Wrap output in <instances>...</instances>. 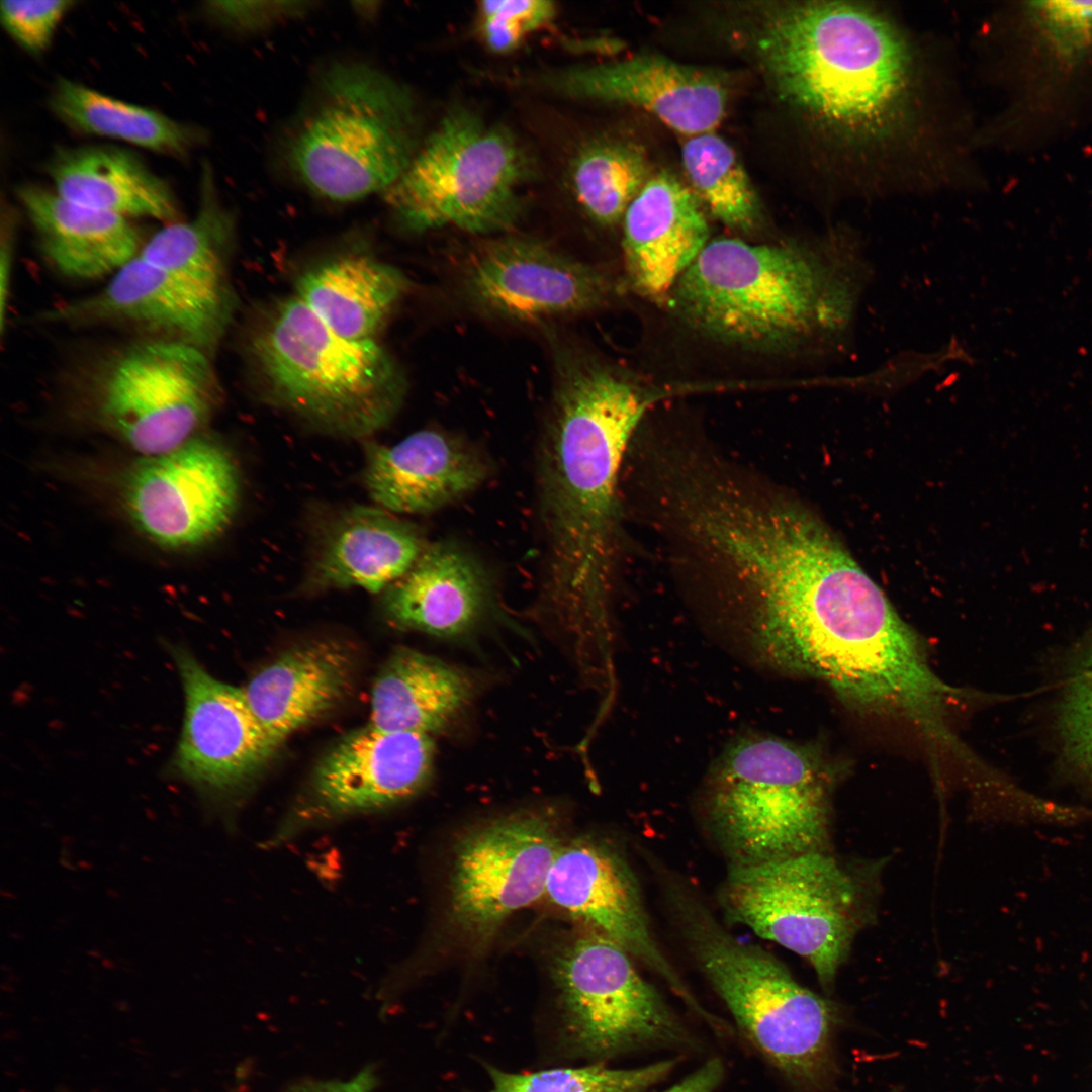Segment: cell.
Masks as SVG:
<instances>
[{"label": "cell", "instance_id": "obj_1", "mask_svg": "<svg viewBox=\"0 0 1092 1092\" xmlns=\"http://www.w3.org/2000/svg\"><path fill=\"white\" fill-rule=\"evenodd\" d=\"M718 574L770 665L906 721L937 757L962 748L951 716L967 695L934 672L916 632L801 502L779 497L745 517L722 547Z\"/></svg>", "mask_w": 1092, "mask_h": 1092}, {"label": "cell", "instance_id": "obj_2", "mask_svg": "<svg viewBox=\"0 0 1092 1092\" xmlns=\"http://www.w3.org/2000/svg\"><path fill=\"white\" fill-rule=\"evenodd\" d=\"M553 356L555 394L539 468L547 539L543 603L580 659L611 649L619 481L652 401L573 348L557 344Z\"/></svg>", "mask_w": 1092, "mask_h": 1092}, {"label": "cell", "instance_id": "obj_3", "mask_svg": "<svg viewBox=\"0 0 1092 1092\" xmlns=\"http://www.w3.org/2000/svg\"><path fill=\"white\" fill-rule=\"evenodd\" d=\"M870 266L841 234L815 247L709 241L673 289V306L720 342L780 352L848 349Z\"/></svg>", "mask_w": 1092, "mask_h": 1092}, {"label": "cell", "instance_id": "obj_4", "mask_svg": "<svg viewBox=\"0 0 1092 1092\" xmlns=\"http://www.w3.org/2000/svg\"><path fill=\"white\" fill-rule=\"evenodd\" d=\"M779 95L834 138L883 142L908 118L916 87L912 49L888 18L850 3H792L756 38Z\"/></svg>", "mask_w": 1092, "mask_h": 1092}, {"label": "cell", "instance_id": "obj_5", "mask_svg": "<svg viewBox=\"0 0 1092 1092\" xmlns=\"http://www.w3.org/2000/svg\"><path fill=\"white\" fill-rule=\"evenodd\" d=\"M419 147L412 91L368 64L337 61L316 75L281 155L309 191L348 202L385 192Z\"/></svg>", "mask_w": 1092, "mask_h": 1092}, {"label": "cell", "instance_id": "obj_6", "mask_svg": "<svg viewBox=\"0 0 1092 1092\" xmlns=\"http://www.w3.org/2000/svg\"><path fill=\"white\" fill-rule=\"evenodd\" d=\"M682 936L739 1030L797 1092H830L840 1013L766 950L730 934L682 888L669 895Z\"/></svg>", "mask_w": 1092, "mask_h": 1092}, {"label": "cell", "instance_id": "obj_7", "mask_svg": "<svg viewBox=\"0 0 1092 1092\" xmlns=\"http://www.w3.org/2000/svg\"><path fill=\"white\" fill-rule=\"evenodd\" d=\"M55 380L73 418L140 456L171 451L201 435L222 396L209 355L133 337L79 353Z\"/></svg>", "mask_w": 1092, "mask_h": 1092}, {"label": "cell", "instance_id": "obj_8", "mask_svg": "<svg viewBox=\"0 0 1092 1092\" xmlns=\"http://www.w3.org/2000/svg\"><path fill=\"white\" fill-rule=\"evenodd\" d=\"M250 350L275 402L325 433L368 437L404 399L403 372L383 347L339 336L296 295L269 313Z\"/></svg>", "mask_w": 1092, "mask_h": 1092}, {"label": "cell", "instance_id": "obj_9", "mask_svg": "<svg viewBox=\"0 0 1092 1092\" xmlns=\"http://www.w3.org/2000/svg\"><path fill=\"white\" fill-rule=\"evenodd\" d=\"M831 775L810 745L767 734L736 738L705 779L708 817L734 864L819 850Z\"/></svg>", "mask_w": 1092, "mask_h": 1092}, {"label": "cell", "instance_id": "obj_10", "mask_svg": "<svg viewBox=\"0 0 1092 1092\" xmlns=\"http://www.w3.org/2000/svg\"><path fill=\"white\" fill-rule=\"evenodd\" d=\"M532 170L529 154L509 129L460 108L445 115L382 194L411 230L497 233L519 218V189Z\"/></svg>", "mask_w": 1092, "mask_h": 1092}, {"label": "cell", "instance_id": "obj_11", "mask_svg": "<svg viewBox=\"0 0 1092 1092\" xmlns=\"http://www.w3.org/2000/svg\"><path fill=\"white\" fill-rule=\"evenodd\" d=\"M856 880L821 849L733 864L722 887L729 917L805 959L830 988L861 922Z\"/></svg>", "mask_w": 1092, "mask_h": 1092}, {"label": "cell", "instance_id": "obj_12", "mask_svg": "<svg viewBox=\"0 0 1092 1092\" xmlns=\"http://www.w3.org/2000/svg\"><path fill=\"white\" fill-rule=\"evenodd\" d=\"M563 1030L575 1054L607 1060L644 1050H695L697 1038L637 971L632 957L594 932L556 958Z\"/></svg>", "mask_w": 1092, "mask_h": 1092}, {"label": "cell", "instance_id": "obj_13", "mask_svg": "<svg viewBox=\"0 0 1092 1092\" xmlns=\"http://www.w3.org/2000/svg\"><path fill=\"white\" fill-rule=\"evenodd\" d=\"M239 497L232 454L202 434L171 451L140 456L119 483L131 525L171 552L194 550L217 538L234 518Z\"/></svg>", "mask_w": 1092, "mask_h": 1092}, {"label": "cell", "instance_id": "obj_14", "mask_svg": "<svg viewBox=\"0 0 1092 1092\" xmlns=\"http://www.w3.org/2000/svg\"><path fill=\"white\" fill-rule=\"evenodd\" d=\"M562 843L549 812L526 810L466 834L458 843L450 881L453 925L485 942L516 911L545 895Z\"/></svg>", "mask_w": 1092, "mask_h": 1092}, {"label": "cell", "instance_id": "obj_15", "mask_svg": "<svg viewBox=\"0 0 1092 1092\" xmlns=\"http://www.w3.org/2000/svg\"><path fill=\"white\" fill-rule=\"evenodd\" d=\"M234 311L235 300L211 295L138 255L97 291L43 309L33 321L70 329H113L133 338L188 345L211 356Z\"/></svg>", "mask_w": 1092, "mask_h": 1092}, {"label": "cell", "instance_id": "obj_16", "mask_svg": "<svg viewBox=\"0 0 1092 1092\" xmlns=\"http://www.w3.org/2000/svg\"><path fill=\"white\" fill-rule=\"evenodd\" d=\"M461 282L479 310L530 322L590 311L606 302L611 283L598 268L527 237L480 245L465 261Z\"/></svg>", "mask_w": 1092, "mask_h": 1092}, {"label": "cell", "instance_id": "obj_17", "mask_svg": "<svg viewBox=\"0 0 1092 1092\" xmlns=\"http://www.w3.org/2000/svg\"><path fill=\"white\" fill-rule=\"evenodd\" d=\"M545 895L655 972L706 1023L716 1022L661 950L637 881L611 847L590 838L562 843L550 869Z\"/></svg>", "mask_w": 1092, "mask_h": 1092}, {"label": "cell", "instance_id": "obj_18", "mask_svg": "<svg viewBox=\"0 0 1092 1092\" xmlns=\"http://www.w3.org/2000/svg\"><path fill=\"white\" fill-rule=\"evenodd\" d=\"M172 655L185 696L175 767L203 791L232 793L256 777L277 747L243 689L210 675L182 647H174Z\"/></svg>", "mask_w": 1092, "mask_h": 1092}, {"label": "cell", "instance_id": "obj_19", "mask_svg": "<svg viewBox=\"0 0 1092 1092\" xmlns=\"http://www.w3.org/2000/svg\"><path fill=\"white\" fill-rule=\"evenodd\" d=\"M545 83L565 97L642 108L688 138L713 131L728 97L720 75L654 54L568 67Z\"/></svg>", "mask_w": 1092, "mask_h": 1092}, {"label": "cell", "instance_id": "obj_20", "mask_svg": "<svg viewBox=\"0 0 1092 1092\" xmlns=\"http://www.w3.org/2000/svg\"><path fill=\"white\" fill-rule=\"evenodd\" d=\"M431 735L385 731L367 725L343 737L320 760L311 783V806L292 828L307 820L389 807L420 792L432 776Z\"/></svg>", "mask_w": 1092, "mask_h": 1092}, {"label": "cell", "instance_id": "obj_21", "mask_svg": "<svg viewBox=\"0 0 1092 1092\" xmlns=\"http://www.w3.org/2000/svg\"><path fill=\"white\" fill-rule=\"evenodd\" d=\"M364 485L378 507L427 514L475 490L489 474L485 458L462 439L418 431L397 444L364 446Z\"/></svg>", "mask_w": 1092, "mask_h": 1092}, {"label": "cell", "instance_id": "obj_22", "mask_svg": "<svg viewBox=\"0 0 1092 1092\" xmlns=\"http://www.w3.org/2000/svg\"><path fill=\"white\" fill-rule=\"evenodd\" d=\"M623 219L628 278L645 296L673 288L709 242L700 200L665 171L651 175Z\"/></svg>", "mask_w": 1092, "mask_h": 1092}, {"label": "cell", "instance_id": "obj_23", "mask_svg": "<svg viewBox=\"0 0 1092 1092\" xmlns=\"http://www.w3.org/2000/svg\"><path fill=\"white\" fill-rule=\"evenodd\" d=\"M414 524L380 507L354 506L321 530L307 568L310 590L358 586L385 590L427 547Z\"/></svg>", "mask_w": 1092, "mask_h": 1092}, {"label": "cell", "instance_id": "obj_24", "mask_svg": "<svg viewBox=\"0 0 1092 1092\" xmlns=\"http://www.w3.org/2000/svg\"><path fill=\"white\" fill-rule=\"evenodd\" d=\"M490 605L489 581L482 566L452 543L428 544L383 596L384 613L396 627L441 638L469 634L483 621Z\"/></svg>", "mask_w": 1092, "mask_h": 1092}, {"label": "cell", "instance_id": "obj_25", "mask_svg": "<svg viewBox=\"0 0 1092 1092\" xmlns=\"http://www.w3.org/2000/svg\"><path fill=\"white\" fill-rule=\"evenodd\" d=\"M16 193L42 258L67 278H109L140 254L145 241L126 217L35 184L19 186Z\"/></svg>", "mask_w": 1092, "mask_h": 1092}, {"label": "cell", "instance_id": "obj_26", "mask_svg": "<svg viewBox=\"0 0 1092 1092\" xmlns=\"http://www.w3.org/2000/svg\"><path fill=\"white\" fill-rule=\"evenodd\" d=\"M354 661L347 647L316 640L282 653L243 690L278 748L292 733L344 701L352 689Z\"/></svg>", "mask_w": 1092, "mask_h": 1092}, {"label": "cell", "instance_id": "obj_27", "mask_svg": "<svg viewBox=\"0 0 1092 1092\" xmlns=\"http://www.w3.org/2000/svg\"><path fill=\"white\" fill-rule=\"evenodd\" d=\"M48 172L55 191L72 202L128 219L146 217L164 224L182 219L169 185L126 149H62L50 160Z\"/></svg>", "mask_w": 1092, "mask_h": 1092}, {"label": "cell", "instance_id": "obj_28", "mask_svg": "<svg viewBox=\"0 0 1092 1092\" xmlns=\"http://www.w3.org/2000/svg\"><path fill=\"white\" fill-rule=\"evenodd\" d=\"M475 685L461 668L410 648H399L373 684L369 725L432 735L450 725L471 702Z\"/></svg>", "mask_w": 1092, "mask_h": 1092}, {"label": "cell", "instance_id": "obj_29", "mask_svg": "<svg viewBox=\"0 0 1092 1092\" xmlns=\"http://www.w3.org/2000/svg\"><path fill=\"white\" fill-rule=\"evenodd\" d=\"M408 287L398 268L366 256H347L304 273L296 296L339 336L364 340L372 339Z\"/></svg>", "mask_w": 1092, "mask_h": 1092}, {"label": "cell", "instance_id": "obj_30", "mask_svg": "<svg viewBox=\"0 0 1092 1092\" xmlns=\"http://www.w3.org/2000/svg\"><path fill=\"white\" fill-rule=\"evenodd\" d=\"M233 229V217L221 204L212 172L205 166L195 216L164 224L144 242L139 256L211 295L235 300L226 271Z\"/></svg>", "mask_w": 1092, "mask_h": 1092}, {"label": "cell", "instance_id": "obj_31", "mask_svg": "<svg viewBox=\"0 0 1092 1092\" xmlns=\"http://www.w3.org/2000/svg\"><path fill=\"white\" fill-rule=\"evenodd\" d=\"M50 106L74 130L176 157L186 156L203 138L199 129L154 109L118 100L67 79L56 83Z\"/></svg>", "mask_w": 1092, "mask_h": 1092}, {"label": "cell", "instance_id": "obj_32", "mask_svg": "<svg viewBox=\"0 0 1092 1092\" xmlns=\"http://www.w3.org/2000/svg\"><path fill=\"white\" fill-rule=\"evenodd\" d=\"M650 177L644 150L625 140L587 142L576 150L568 166L569 186L576 201L603 225L623 218Z\"/></svg>", "mask_w": 1092, "mask_h": 1092}, {"label": "cell", "instance_id": "obj_33", "mask_svg": "<svg viewBox=\"0 0 1092 1092\" xmlns=\"http://www.w3.org/2000/svg\"><path fill=\"white\" fill-rule=\"evenodd\" d=\"M681 161L692 191L729 228L750 231L760 220V205L733 148L713 131L689 136Z\"/></svg>", "mask_w": 1092, "mask_h": 1092}, {"label": "cell", "instance_id": "obj_34", "mask_svg": "<svg viewBox=\"0 0 1092 1092\" xmlns=\"http://www.w3.org/2000/svg\"><path fill=\"white\" fill-rule=\"evenodd\" d=\"M677 1063V1058H670L632 1069H613L596 1063L525 1073L484 1066L491 1080L487 1092H643L665 1080Z\"/></svg>", "mask_w": 1092, "mask_h": 1092}, {"label": "cell", "instance_id": "obj_35", "mask_svg": "<svg viewBox=\"0 0 1092 1092\" xmlns=\"http://www.w3.org/2000/svg\"><path fill=\"white\" fill-rule=\"evenodd\" d=\"M1054 727L1061 759L1092 788V646L1080 652L1065 674Z\"/></svg>", "mask_w": 1092, "mask_h": 1092}, {"label": "cell", "instance_id": "obj_36", "mask_svg": "<svg viewBox=\"0 0 1092 1092\" xmlns=\"http://www.w3.org/2000/svg\"><path fill=\"white\" fill-rule=\"evenodd\" d=\"M1024 12L1053 60L1066 66L1092 60V1H1029Z\"/></svg>", "mask_w": 1092, "mask_h": 1092}, {"label": "cell", "instance_id": "obj_37", "mask_svg": "<svg viewBox=\"0 0 1092 1092\" xmlns=\"http://www.w3.org/2000/svg\"><path fill=\"white\" fill-rule=\"evenodd\" d=\"M554 13L551 1H483L479 6V31L488 49L506 53L518 48L527 34L547 23Z\"/></svg>", "mask_w": 1092, "mask_h": 1092}, {"label": "cell", "instance_id": "obj_38", "mask_svg": "<svg viewBox=\"0 0 1092 1092\" xmlns=\"http://www.w3.org/2000/svg\"><path fill=\"white\" fill-rule=\"evenodd\" d=\"M73 5L69 0L2 1L0 18L18 44L38 54L48 48L64 14Z\"/></svg>", "mask_w": 1092, "mask_h": 1092}, {"label": "cell", "instance_id": "obj_39", "mask_svg": "<svg viewBox=\"0 0 1092 1092\" xmlns=\"http://www.w3.org/2000/svg\"><path fill=\"white\" fill-rule=\"evenodd\" d=\"M314 5L309 1H210L205 10L226 28L254 33L304 16Z\"/></svg>", "mask_w": 1092, "mask_h": 1092}, {"label": "cell", "instance_id": "obj_40", "mask_svg": "<svg viewBox=\"0 0 1092 1092\" xmlns=\"http://www.w3.org/2000/svg\"><path fill=\"white\" fill-rule=\"evenodd\" d=\"M379 1084L377 1068L368 1064L347 1078H304L281 1092H374Z\"/></svg>", "mask_w": 1092, "mask_h": 1092}, {"label": "cell", "instance_id": "obj_41", "mask_svg": "<svg viewBox=\"0 0 1092 1092\" xmlns=\"http://www.w3.org/2000/svg\"><path fill=\"white\" fill-rule=\"evenodd\" d=\"M15 216L11 209L2 211L0 240V327L4 333L10 296L11 277L15 254Z\"/></svg>", "mask_w": 1092, "mask_h": 1092}, {"label": "cell", "instance_id": "obj_42", "mask_svg": "<svg viewBox=\"0 0 1092 1092\" xmlns=\"http://www.w3.org/2000/svg\"><path fill=\"white\" fill-rule=\"evenodd\" d=\"M725 1076L720 1058H711L699 1069L662 1092H715Z\"/></svg>", "mask_w": 1092, "mask_h": 1092}]
</instances>
